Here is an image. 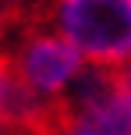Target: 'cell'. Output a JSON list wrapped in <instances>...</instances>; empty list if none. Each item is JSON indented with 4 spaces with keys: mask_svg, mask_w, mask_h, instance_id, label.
I'll use <instances>...</instances> for the list:
<instances>
[{
    "mask_svg": "<svg viewBox=\"0 0 131 135\" xmlns=\"http://www.w3.org/2000/svg\"><path fill=\"white\" fill-rule=\"evenodd\" d=\"M50 28L92 68L131 64V0H53Z\"/></svg>",
    "mask_w": 131,
    "mask_h": 135,
    "instance_id": "cell-1",
    "label": "cell"
},
{
    "mask_svg": "<svg viewBox=\"0 0 131 135\" xmlns=\"http://www.w3.org/2000/svg\"><path fill=\"white\" fill-rule=\"evenodd\" d=\"M57 124L75 135H131V64H89L75 93L57 110Z\"/></svg>",
    "mask_w": 131,
    "mask_h": 135,
    "instance_id": "cell-2",
    "label": "cell"
},
{
    "mask_svg": "<svg viewBox=\"0 0 131 135\" xmlns=\"http://www.w3.org/2000/svg\"><path fill=\"white\" fill-rule=\"evenodd\" d=\"M11 64L18 71V78L25 82V89L53 114L64 107V100L75 93L78 78L89 68L85 57L50 25L21 36V43L11 54Z\"/></svg>",
    "mask_w": 131,
    "mask_h": 135,
    "instance_id": "cell-3",
    "label": "cell"
},
{
    "mask_svg": "<svg viewBox=\"0 0 131 135\" xmlns=\"http://www.w3.org/2000/svg\"><path fill=\"white\" fill-rule=\"evenodd\" d=\"M57 124V114L43 107L25 82L18 78L11 57H0V132L14 135H46Z\"/></svg>",
    "mask_w": 131,
    "mask_h": 135,
    "instance_id": "cell-4",
    "label": "cell"
},
{
    "mask_svg": "<svg viewBox=\"0 0 131 135\" xmlns=\"http://www.w3.org/2000/svg\"><path fill=\"white\" fill-rule=\"evenodd\" d=\"M46 135H75V132H67V128H60V124H53V128H50Z\"/></svg>",
    "mask_w": 131,
    "mask_h": 135,
    "instance_id": "cell-5",
    "label": "cell"
},
{
    "mask_svg": "<svg viewBox=\"0 0 131 135\" xmlns=\"http://www.w3.org/2000/svg\"><path fill=\"white\" fill-rule=\"evenodd\" d=\"M0 135H14V132H0Z\"/></svg>",
    "mask_w": 131,
    "mask_h": 135,
    "instance_id": "cell-6",
    "label": "cell"
}]
</instances>
